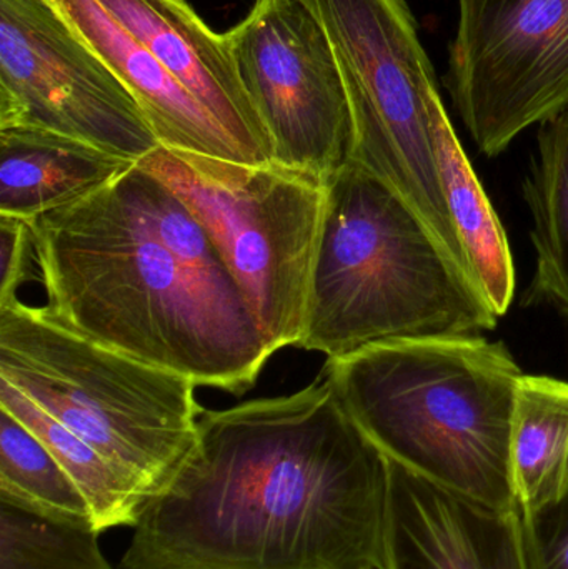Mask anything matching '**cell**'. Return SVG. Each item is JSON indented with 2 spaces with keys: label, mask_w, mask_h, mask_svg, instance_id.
<instances>
[{
  "label": "cell",
  "mask_w": 568,
  "mask_h": 569,
  "mask_svg": "<svg viewBox=\"0 0 568 569\" xmlns=\"http://www.w3.org/2000/svg\"><path fill=\"white\" fill-rule=\"evenodd\" d=\"M390 460L316 380L203 410L122 569H389Z\"/></svg>",
  "instance_id": "cell-1"
},
{
  "label": "cell",
  "mask_w": 568,
  "mask_h": 569,
  "mask_svg": "<svg viewBox=\"0 0 568 569\" xmlns=\"http://www.w3.org/2000/svg\"><path fill=\"white\" fill-rule=\"evenodd\" d=\"M27 223L47 318L197 387L256 385L272 353L252 311L199 220L139 163Z\"/></svg>",
  "instance_id": "cell-2"
},
{
  "label": "cell",
  "mask_w": 568,
  "mask_h": 569,
  "mask_svg": "<svg viewBox=\"0 0 568 569\" xmlns=\"http://www.w3.org/2000/svg\"><path fill=\"white\" fill-rule=\"evenodd\" d=\"M323 375L390 461L474 500L519 508L510 435L524 373L506 343L399 338L327 360Z\"/></svg>",
  "instance_id": "cell-3"
},
{
  "label": "cell",
  "mask_w": 568,
  "mask_h": 569,
  "mask_svg": "<svg viewBox=\"0 0 568 569\" xmlns=\"http://www.w3.org/2000/svg\"><path fill=\"white\" fill-rule=\"evenodd\" d=\"M499 317L422 217L350 160L327 183L299 347L347 357L399 338L482 335Z\"/></svg>",
  "instance_id": "cell-4"
},
{
  "label": "cell",
  "mask_w": 568,
  "mask_h": 569,
  "mask_svg": "<svg viewBox=\"0 0 568 569\" xmlns=\"http://www.w3.org/2000/svg\"><path fill=\"white\" fill-rule=\"evenodd\" d=\"M0 378L92 445L147 500L196 445L202 408L192 380L87 340L19 298L0 305Z\"/></svg>",
  "instance_id": "cell-5"
},
{
  "label": "cell",
  "mask_w": 568,
  "mask_h": 569,
  "mask_svg": "<svg viewBox=\"0 0 568 569\" xmlns=\"http://www.w3.org/2000/svg\"><path fill=\"white\" fill-rule=\"evenodd\" d=\"M119 77L160 146L232 162H273L226 33L187 0H50Z\"/></svg>",
  "instance_id": "cell-6"
},
{
  "label": "cell",
  "mask_w": 568,
  "mask_h": 569,
  "mask_svg": "<svg viewBox=\"0 0 568 569\" xmlns=\"http://www.w3.org/2000/svg\"><path fill=\"white\" fill-rule=\"evenodd\" d=\"M193 213L252 311L270 353L299 347L327 186L279 163L157 147L139 160Z\"/></svg>",
  "instance_id": "cell-7"
},
{
  "label": "cell",
  "mask_w": 568,
  "mask_h": 569,
  "mask_svg": "<svg viewBox=\"0 0 568 569\" xmlns=\"http://www.w3.org/2000/svg\"><path fill=\"white\" fill-rule=\"evenodd\" d=\"M333 47L353 122L352 162L397 190L472 269L444 200L423 82L434 70L407 0H309ZM477 282V280H476Z\"/></svg>",
  "instance_id": "cell-8"
},
{
  "label": "cell",
  "mask_w": 568,
  "mask_h": 569,
  "mask_svg": "<svg viewBox=\"0 0 568 569\" xmlns=\"http://www.w3.org/2000/svg\"><path fill=\"white\" fill-rule=\"evenodd\" d=\"M273 162L329 183L352 159L349 97L329 33L309 0H256L226 33Z\"/></svg>",
  "instance_id": "cell-9"
},
{
  "label": "cell",
  "mask_w": 568,
  "mask_h": 569,
  "mask_svg": "<svg viewBox=\"0 0 568 569\" xmlns=\"http://www.w3.org/2000/svg\"><path fill=\"white\" fill-rule=\"evenodd\" d=\"M444 77L480 152L497 157L568 109V0H459Z\"/></svg>",
  "instance_id": "cell-10"
},
{
  "label": "cell",
  "mask_w": 568,
  "mask_h": 569,
  "mask_svg": "<svg viewBox=\"0 0 568 569\" xmlns=\"http://www.w3.org/2000/svg\"><path fill=\"white\" fill-rule=\"evenodd\" d=\"M49 130L139 162L160 147L119 77L50 0H0V129Z\"/></svg>",
  "instance_id": "cell-11"
},
{
  "label": "cell",
  "mask_w": 568,
  "mask_h": 569,
  "mask_svg": "<svg viewBox=\"0 0 568 569\" xmlns=\"http://www.w3.org/2000/svg\"><path fill=\"white\" fill-rule=\"evenodd\" d=\"M389 569H530L520 508H497L390 461Z\"/></svg>",
  "instance_id": "cell-12"
},
{
  "label": "cell",
  "mask_w": 568,
  "mask_h": 569,
  "mask_svg": "<svg viewBox=\"0 0 568 569\" xmlns=\"http://www.w3.org/2000/svg\"><path fill=\"white\" fill-rule=\"evenodd\" d=\"M136 163L49 130L0 129V216L29 222L102 189Z\"/></svg>",
  "instance_id": "cell-13"
},
{
  "label": "cell",
  "mask_w": 568,
  "mask_h": 569,
  "mask_svg": "<svg viewBox=\"0 0 568 569\" xmlns=\"http://www.w3.org/2000/svg\"><path fill=\"white\" fill-rule=\"evenodd\" d=\"M423 97L437 173L450 219L477 283L497 317H504L516 295V267L506 230L457 139L437 87L436 69L427 73Z\"/></svg>",
  "instance_id": "cell-14"
},
{
  "label": "cell",
  "mask_w": 568,
  "mask_h": 569,
  "mask_svg": "<svg viewBox=\"0 0 568 569\" xmlns=\"http://www.w3.org/2000/svg\"><path fill=\"white\" fill-rule=\"evenodd\" d=\"M510 471L522 515L568 497L567 381L546 375H522L517 381Z\"/></svg>",
  "instance_id": "cell-15"
},
{
  "label": "cell",
  "mask_w": 568,
  "mask_h": 569,
  "mask_svg": "<svg viewBox=\"0 0 568 569\" xmlns=\"http://www.w3.org/2000/svg\"><path fill=\"white\" fill-rule=\"evenodd\" d=\"M522 189L536 250V272L522 305H549L568 318V109L540 123Z\"/></svg>",
  "instance_id": "cell-16"
},
{
  "label": "cell",
  "mask_w": 568,
  "mask_h": 569,
  "mask_svg": "<svg viewBox=\"0 0 568 569\" xmlns=\"http://www.w3.org/2000/svg\"><path fill=\"white\" fill-rule=\"evenodd\" d=\"M0 408L22 421L76 481L99 533L117 527H136L149 500L116 465L2 378Z\"/></svg>",
  "instance_id": "cell-17"
},
{
  "label": "cell",
  "mask_w": 568,
  "mask_h": 569,
  "mask_svg": "<svg viewBox=\"0 0 568 569\" xmlns=\"http://www.w3.org/2000/svg\"><path fill=\"white\" fill-rule=\"evenodd\" d=\"M0 498L59 520L93 527L89 503L76 481L46 445L3 408H0Z\"/></svg>",
  "instance_id": "cell-18"
},
{
  "label": "cell",
  "mask_w": 568,
  "mask_h": 569,
  "mask_svg": "<svg viewBox=\"0 0 568 569\" xmlns=\"http://www.w3.org/2000/svg\"><path fill=\"white\" fill-rule=\"evenodd\" d=\"M99 535L0 498V569H113Z\"/></svg>",
  "instance_id": "cell-19"
},
{
  "label": "cell",
  "mask_w": 568,
  "mask_h": 569,
  "mask_svg": "<svg viewBox=\"0 0 568 569\" xmlns=\"http://www.w3.org/2000/svg\"><path fill=\"white\" fill-rule=\"evenodd\" d=\"M530 569H568V497L522 515Z\"/></svg>",
  "instance_id": "cell-20"
},
{
  "label": "cell",
  "mask_w": 568,
  "mask_h": 569,
  "mask_svg": "<svg viewBox=\"0 0 568 569\" xmlns=\"http://www.w3.org/2000/svg\"><path fill=\"white\" fill-rule=\"evenodd\" d=\"M33 260L32 236L26 220L0 216V305L16 300Z\"/></svg>",
  "instance_id": "cell-21"
}]
</instances>
